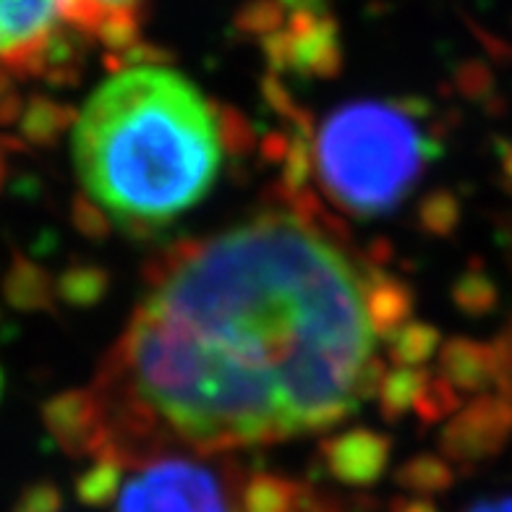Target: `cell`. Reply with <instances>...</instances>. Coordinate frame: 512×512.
<instances>
[{
	"mask_svg": "<svg viewBox=\"0 0 512 512\" xmlns=\"http://www.w3.org/2000/svg\"><path fill=\"white\" fill-rule=\"evenodd\" d=\"M384 468V455L377 442H345L332 455V471L348 484H371Z\"/></svg>",
	"mask_w": 512,
	"mask_h": 512,
	"instance_id": "7",
	"label": "cell"
},
{
	"mask_svg": "<svg viewBox=\"0 0 512 512\" xmlns=\"http://www.w3.org/2000/svg\"><path fill=\"white\" fill-rule=\"evenodd\" d=\"M76 37H89L79 0H0V89L42 74Z\"/></svg>",
	"mask_w": 512,
	"mask_h": 512,
	"instance_id": "4",
	"label": "cell"
},
{
	"mask_svg": "<svg viewBox=\"0 0 512 512\" xmlns=\"http://www.w3.org/2000/svg\"><path fill=\"white\" fill-rule=\"evenodd\" d=\"M377 330L361 275L293 217L199 243L149 290L113 377L152 429L196 452L283 442L353 411Z\"/></svg>",
	"mask_w": 512,
	"mask_h": 512,
	"instance_id": "1",
	"label": "cell"
},
{
	"mask_svg": "<svg viewBox=\"0 0 512 512\" xmlns=\"http://www.w3.org/2000/svg\"><path fill=\"white\" fill-rule=\"evenodd\" d=\"M432 147L411 113L390 102H353L322 123L317 168L324 189L353 215H382L413 189Z\"/></svg>",
	"mask_w": 512,
	"mask_h": 512,
	"instance_id": "3",
	"label": "cell"
},
{
	"mask_svg": "<svg viewBox=\"0 0 512 512\" xmlns=\"http://www.w3.org/2000/svg\"><path fill=\"white\" fill-rule=\"evenodd\" d=\"M405 484L413 486V489H445L450 484V476H447L445 468H439L434 463L413 465L405 473Z\"/></svg>",
	"mask_w": 512,
	"mask_h": 512,
	"instance_id": "10",
	"label": "cell"
},
{
	"mask_svg": "<svg viewBox=\"0 0 512 512\" xmlns=\"http://www.w3.org/2000/svg\"><path fill=\"white\" fill-rule=\"evenodd\" d=\"M118 486H121V471H118V465L100 463L95 471H89L87 476L79 481L76 492H79L81 502H87V505L92 507H102L118 497Z\"/></svg>",
	"mask_w": 512,
	"mask_h": 512,
	"instance_id": "8",
	"label": "cell"
},
{
	"mask_svg": "<svg viewBox=\"0 0 512 512\" xmlns=\"http://www.w3.org/2000/svg\"><path fill=\"white\" fill-rule=\"evenodd\" d=\"M115 512H233L228 481L189 458H160L136 465L118 489Z\"/></svg>",
	"mask_w": 512,
	"mask_h": 512,
	"instance_id": "5",
	"label": "cell"
},
{
	"mask_svg": "<svg viewBox=\"0 0 512 512\" xmlns=\"http://www.w3.org/2000/svg\"><path fill=\"white\" fill-rule=\"evenodd\" d=\"M468 512H512V497H497V499H481Z\"/></svg>",
	"mask_w": 512,
	"mask_h": 512,
	"instance_id": "11",
	"label": "cell"
},
{
	"mask_svg": "<svg viewBox=\"0 0 512 512\" xmlns=\"http://www.w3.org/2000/svg\"><path fill=\"white\" fill-rule=\"evenodd\" d=\"M223 162L220 128L194 81L123 68L84 102L74 165L87 196L126 228H162L202 202Z\"/></svg>",
	"mask_w": 512,
	"mask_h": 512,
	"instance_id": "2",
	"label": "cell"
},
{
	"mask_svg": "<svg viewBox=\"0 0 512 512\" xmlns=\"http://www.w3.org/2000/svg\"><path fill=\"white\" fill-rule=\"evenodd\" d=\"M58 507H61V494H58V489L50 484H40L21 494L14 512H58Z\"/></svg>",
	"mask_w": 512,
	"mask_h": 512,
	"instance_id": "9",
	"label": "cell"
},
{
	"mask_svg": "<svg viewBox=\"0 0 512 512\" xmlns=\"http://www.w3.org/2000/svg\"><path fill=\"white\" fill-rule=\"evenodd\" d=\"M89 37L115 42L131 37L136 29L139 0H79Z\"/></svg>",
	"mask_w": 512,
	"mask_h": 512,
	"instance_id": "6",
	"label": "cell"
},
{
	"mask_svg": "<svg viewBox=\"0 0 512 512\" xmlns=\"http://www.w3.org/2000/svg\"><path fill=\"white\" fill-rule=\"evenodd\" d=\"M392 512H437L432 505L426 502H395V510Z\"/></svg>",
	"mask_w": 512,
	"mask_h": 512,
	"instance_id": "12",
	"label": "cell"
}]
</instances>
